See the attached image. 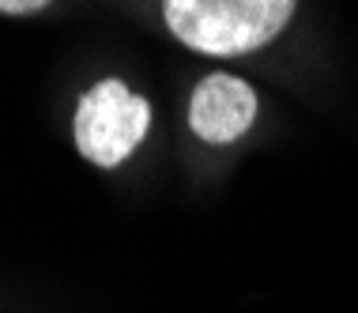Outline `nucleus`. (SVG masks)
Segmentation results:
<instances>
[{"instance_id": "obj_1", "label": "nucleus", "mask_w": 358, "mask_h": 313, "mask_svg": "<svg viewBox=\"0 0 358 313\" xmlns=\"http://www.w3.org/2000/svg\"><path fill=\"white\" fill-rule=\"evenodd\" d=\"M298 0H162L178 42L208 57H241L268 46L294 15Z\"/></svg>"}, {"instance_id": "obj_2", "label": "nucleus", "mask_w": 358, "mask_h": 313, "mask_svg": "<svg viewBox=\"0 0 358 313\" xmlns=\"http://www.w3.org/2000/svg\"><path fill=\"white\" fill-rule=\"evenodd\" d=\"M151 129L148 99L132 95L121 80H102L80 99L76 110V148L94 166H117Z\"/></svg>"}, {"instance_id": "obj_3", "label": "nucleus", "mask_w": 358, "mask_h": 313, "mask_svg": "<svg viewBox=\"0 0 358 313\" xmlns=\"http://www.w3.org/2000/svg\"><path fill=\"white\" fill-rule=\"evenodd\" d=\"M253 117H257V95L238 76L215 72L192 91L189 125L208 144H234L238 136L249 132Z\"/></svg>"}, {"instance_id": "obj_4", "label": "nucleus", "mask_w": 358, "mask_h": 313, "mask_svg": "<svg viewBox=\"0 0 358 313\" xmlns=\"http://www.w3.org/2000/svg\"><path fill=\"white\" fill-rule=\"evenodd\" d=\"M50 0H0V12L8 15H31V12H42Z\"/></svg>"}]
</instances>
